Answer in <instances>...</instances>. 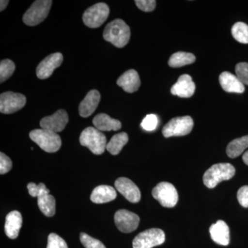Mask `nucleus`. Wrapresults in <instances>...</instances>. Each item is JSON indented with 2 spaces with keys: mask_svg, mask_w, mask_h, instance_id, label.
<instances>
[{
  "mask_svg": "<svg viewBox=\"0 0 248 248\" xmlns=\"http://www.w3.org/2000/svg\"><path fill=\"white\" fill-rule=\"evenodd\" d=\"M158 125L157 116L151 114L146 116L141 124V126L146 131H153L156 128Z\"/></svg>",
  "mask_w": 248,
  "mask_h": 248,
  "instance_id": "2f4dec72",
  "label": "nucleus"
},
{
  "mask_svg": "<svg viewBox=\"0 0 248 248\" xmlns=\"http://www.w3.org/2000/svg\"><path fill=\"white\" fill-rule=\"evenodd\" d=\"M107 138L100 130L93 127L84 129L80 135L81 146L86 147L94 155H102L107 149Z\"/></svg>",
  "mask_w": 248,
  "mask_h": 248,
  "instance_id": "20e7f679",
  "label": "nucleus"
},
{
  "mask_svg": "<svg viewBox=\"0 0 248 248\" xmlns=\"http://www.w3.org/2000/svg\"><path fill=\"white\" fill-rule=\"evenodd\" d=\"M93 123L97 130L102 131H117L122 128V123L120 121L111 118L110 116L105 113L98 114L94 117Z\"/></svg>",
  "mask_w": 248,
  "mask_h": 248,
  "instance_id": "4be33fe9",
  "label": "nucleus"
},
{
  "mask_svg": "<svg viewBox=\"0 0 248 248\" xmlns=\"http://www.w3.org/2000/svg\"><path fill=\"white\" fill-rule=\"evenodd\" d=\"M193 126V120L189 116L175 117L165 125L162 134L166 138L184 136L191 133Z\"/></svg>",
  "mask_w": 248,
  "mask_h": 248,
  "instance_id": "423d86ee",
  "label": "nucleus"
},
{
  "mask_svg": "<svg viewBox=\"0 0 248 248\" xmlns=\"http://www.w3.org/2000/svg\"><path fill=\"white\" fill-rule=\"evenodd\" d=\"M196 58L193 54L186 52H177L173 54L169 61V66L172 68H179L191 64L195 62Z\"/></svg>",
  "mask_w": 248,
  "mask_h": 248,
  "instance_id": "a878e982",
  "label": "nucleus"
},
{
  "mask_svg": "<svg viewBox=\"0 0 248 248\" xmlns=\"http://www.w3.org/2000/svg\"><path fill=\"white\" fill-rule=\"evenodd\" d=\"M31 140L37 143L41 149L46 153H56L62 146V140L58 133L45 130L35 129L29 134Z\"/></svg>",
  "mask_w": 248,
  "mask_h": 248,
  "instance_id": "7ed1b4c3",
  "label": "nucleus"
},
{
  "mask_svg": "<svg viewBox=\"0 0 248 248\" xmlns=\"http://www.w3.org/2000/svg\"><path fill=\"white\" fill-rule=\"evenodd\" d=\"M212 239L217 244L226 246L230 243V229L226 222L218 220L210 228Z\"/></svg>",
  "mask_w": 248,
  "mask_h": 248,
  "instance_id": "aec40b11",
  "label": "nucleus"
},
{
  "mask_svg": "<svg viewBox=\"0 0 248 248\" xmlns=\"http://www.w3.org/2000/svg\"><path fill=\"white\" fill-rule=\"evenodd\" d=\"M9 1L8 0H1L0 1V11H3L6 9V6L9 4Z\"/></svg>",
  "mask_w": 248,
  "mask_h": 248,
  "instance_id": "e433bc0d",
  "label": "nucleus"
},
{
  "mask_svg": "<svg viewBox=\"0 0 248 248\" xmlns=\"http://www.w3.org/2000/svg\"><path fill=\"white\" fill-rule=\"evenodd\" d=\"M63 55L55 53L48 55L39 63L36 69V75L40 79H46L53 75L54 71L61 66L63 62Z\"/></svg>",
  "mask_w": 248,
  "mask_h": 248,
  "instance_id": "ddd939ff",
  "label": "nucleus"
},
{
  "mask_svg": "<svg viewBox=\"0 0 248 248\" xmlns=\"http://www.w3.org/2000/svg\"><path fill=\"white\" fill-rule=\"evenodd\" d=\"M195 89V84L192 81L191 76L184 74L179 77L177 83L173 85L171 93L178 97L189 98L193 95Z\"/></svg>",
  "mask_w": 248,
  "mask_h": 248,
  "instance_id": "2eb2a0df",
  "label": "nucleus"
},
{
  "mask_svg": "<svg viewBox=\"0 0 248 248\" xmlns=\"http://www.w3.org/2000/svg\"><path fill=\"white\" fill-rule=\"evenodd\" d=\"M115 186L117 191L131 203H138L141 200L140 189L128 178H119L116 180Z\"/></svg>",
  "mask_w": 248,
  "mask_h": 248,
  "instance_id": "4468645a",
  "label": "nucleus"
},
{
  "mask_svg": "<svg viewBox=\"0 0 248 248\" xmlns=\"http://www.w3.org/2000/svg\"><path fill=\"white\" fill-rule=\"evenodd\" d=\"M236 76L244 85L248 86V63L241 62L235 68Z\"/></svg>",
  "mask_w": 248,
  "mask_h": 248,
  "instance_id": "7c9ffc66",
  "label": "nucleus"
},
{
  "mask_svg": "<svg viewBox=\"0 0 248 248\" xmlns=\"http://www.w3.org/2000/svg\"><path fill=\"white\" fill-rule=\"evenodd\" d=\"M79 239L81 244L86 248H107L100 241L94 239L86 233L81 232L80 234Z\"/></svg>",
  "mask_w": 248,
  "mask_h": 248,
  "instance_id": "c756f323",
  "label": "nucleus"
},
{
  "mask_svg": "<svg viewBox=\"0 0 248 248\" xmlns=\"http://www.w3.org/2000/svg\"><path fill=\"white\" fill-rule=\"evenodd\" d=\"M27 98L24 94L8 91L0 95V112L3 114H12L24 108Z\"/></svg>",
  "mask_w": 248,
  "mask_h": 248,
  "instance_id": "9d476101",
  "label": "nucleus"
},
{
  "mask_svg": "<svg viewBox=\"0 0 248 248\" xmlns=\"http://www.w3.org/2000/svg\"><path fill=\"white\" fill-rule=\"evenodd\" d=\"M248 148V135L236 139L228 145L226 153L231 158H236L240 156L245 150Z\"/></svg>",
  "mask_w": 248,
  "mask_h": 248,
  "instance_id": "5701e85b",
  "label": "nucleus"
},
{
  "mask_svg": "<svg viewBox=\"0 0 248 248\" xmlns=\"http://www.w3.org/2000/svg\"><path fill=\"white\" fill-rule=\"evenodd\" d=\"M47 248H68L66 241L59 235L51 233L48 237Z\"/></svg>",
  "mask_w": 248,
  "mask_h": 248,
  "instance_id": "473e14b6",
  "label": "nucleus"
},
{
  "mask_svg": "<svg viewBox=\"0 0 248 248\" xmlns=\"http://www.w3.org/2000/svg\"><path fill=\"white\" fill-rule=\"evenodd\" d=\"M37 205L45 216L51 217L55 215L56 202L53 195L48 194L39 197L37 198Z\"/></svg>",
  "mask_w": 248,
  "mask_h": 248,
  "instance_id": "b1692460",
  "label": "nucleus"
},
{
  "mask_svg": "<svg viewBox=\"0 0 248 248\" xmlns=\"http://www.w3.org/2000/svg\"><path fill=\"white\" fill-rule=\"evenodd\" d=\"M13 163L9 156L3 153H0V174H4L12 169Z\"/></svg>",
  "mask_w": 248,
  "mask_h": 248,
  "instance_id": "72a5a7b5",
  "label": "nucleus"
},
{
  "mask_svg": "<svg viewBox=\"0 0 248 248\" xmlns=\"http://www.w3.org/2000/svg\"><path fill=\"white\" fill-rule=\"evenodd\" d=\"M28 190H29V195L32 197H37L38 198L41 196L48 195L50 194V190L47 188L43 183H40L38 185H36L34 183H29L27 186Z\"/></svg>",
  "mask_w": 248,
  "mask_h": 248,
  "instance_id": "c85d7f7f",
  "label": "nucleus"
},
{
  "mask_svg": "<svg viewBox=\"0 0 248 248\" xmlns=\"http://www.w3.org/2000/svg\"><path fill=\"white\" fill-rule=\"evenodd\" d=\"M117 197V192L110 186H97L93 190L91 195V200L93 203L102 204L115 200Z\"/></svg>",
  "mask_w": 248,
  "mask_h": 248,
  "instance_id": "412c9836",
  "label": "nucleus"
},
{
  "mask_svg": "<svg viewBox=\"0 0 248 248\" xmlns=\"http://www.w3.org/2000/svg\"><path fill=\"white\" fill-rule=\"evenodd\" d=\"M156 1L155 0H136L137 6L144 12H152L156 7Z\"/></svg>",
  "mask_w": 248,
  "mask_h": 248,
  "instance_id": "f704fd0d",
  "label": "nucleus"
},
{
  "mask_svg": "<svg viewBox=\"0 0 248 248\" xmlns=\"http://www.w3.org/2000/svg\"><path fill=\"white\" fill-rule=\"evenodd\" d=\"M219 82L222 89L227 93H243L245 91L244 84L236 75L229 72H223L220 75Z\"/></svg>",
  "mask_w": 248,
  "mask_h": 248,
  "instance_id": "6ab92c4d",
  "label": "nucleus"
},
{
  "mask_svg": "<svg viewBox=\"0 0 248 248\" xmlns=\"http://www.w3.org/2000/svg\"><path fill=\"white\" fill-rule=\"evenodd\" d=\"M117 84L128 93L136 92L141 86V80L138 72L130 69L124 73L117 79Z\"/></svg>",
  "mask_w": 248,
  "mask_h": 248,
  "instance_id": "dca6fc26",
  "label": "nucleus"
},
{
  "mask_svg": "<svg viewBox=\"0 0 248 248\" xmlns=\"http://www.w3.org/2000/svg\"><path fill=\"white\" fill-rule=\"evenodd\" d=\"M236 170L228 163L213 165L204 174L203 184L208 188H214L220 182L229 180L234 177Z\"/></svg>",
  "mask_w": 248,
  "mask_h": 248,
  "instance_id": "f03ea898",
  "label": "nucleus"
},
{
  "mask_svg": "<svg viewBox=\"0 0 248 248\" xmlns=\"http://www.w3.org/2000/svg\"><path fill=\"white\" fill-rule=\"evenodd\" d=\"M103 36L104 40L117 48H123L130 40V27L122 19H117L108 24Z\"/></svg>",
  "mask_w": 248,
  "mask_h": 248,
  "instance_id": "f257e3e1",
  "label": "nucleus"
},
{
  "mask_svg": "<svg viewBox=\"0 0 248 248\" xmlns=\"http://www.w3.org/2000/svg\"><path fill=\"white\" fill-rule=\"evenodd\" d=\"M101 94L97 90H92L86 94L84 100L80 103L79 107V115L81 117H89L95 111L100 102Z\"/></svg>",
  "mask_w": 248,
  "mask_h": 248,
  "instance_id": "f3484780",
  "label": "nucleus"
},
{
  "mask_svg": "<svg viewBox=\"0 0 248 248\" xmlns=\"http://www.w3.org/2000/svg\"><path fill=\"white\" fill-rule=\"evenodd\" d=\"M140 217L126 210H120L115 213V223L119 231L124 233L135 231L140 224Z\"/></svg>",
  "mask_w": 248,
  "mask_h": 248,
  "instance_id": "9b49d317",
  "label": "nucleus"
},
{
  "mask_svg": "<svg viewBox=\"0 0 248 248\" xmlns=\"http://www.w3.org/2000/svg\"><path fill=\"white\" fill-rule=\"evenodd\" d=\"M128 141V134L125 133L117 134L114 135L111 138L110 141L108 143L107 150L111 155H118Z\"/></svg>",
  "mask_w": 248,
  "mask_h": 248,
  "instance_id": "393cba45",
  "label": "nucleus"
},
{
  "mask_svg": "<svg viewBox=\"0 0 248 248\" xmlns=\"http://www.w3.org/2000/svg\"><path fill=\"white\" fill-rule=\"evenodd\" d=\"M243 161H244L245 164L248 166V151L243 155Z\"/></svg>",
  "mask_w": 248,
  "mask_h": 248,
  "instance_id": "4c0bfd02",
  "label": "nucleus"
},
{
  "mask_svg": "<svg viewBox=\"0 0 248 248\" xmlns=\"http://www.w3.org/2000/svg\"><path fill=\"white\" fill-rule=\"evenodd\" d=\"M22 226V217L19 212H11L6 217L4 231L6 236L11 239H15L19 235Z\"/></svg>",
  "mask_w": 248,
  "mask_h": 248,
  "instance_id": "a211bd4d",
  "label": "nucleus"
},
{
  "mask_svg": "<svg viewBox=\"0 0 248 248\" xmlns=\"http://www.w3.org/2000/svg\"><path fill=\"white\" fill-rule=\"evenodd\" d=\"M68 122V115L66 111L60 109L53 115L44 117L40 121L41 128L50 130L55 133L63 130Z\"/></svg>",
  "mask_w": 248,
  "mask_h": 248,
  "instance_id": "f8f14e48",
  "label": "nucleus"
},
{
  "mask_svg": "<svg viewBox=\"0 0 248 248\" xmlns=\"http://www.w3.org/2000/svg\"><path fill=\"white\" fill-rule=\"evenodd\" d=\"M233 37L242 44H248V25L244 22H236L232 28Z\"/></svg>",
  "mask_w": 248,
  "mask_h": 248,
  "instance_id": "bb28decb",
  "label": "nucleus"
},
{
  "mask_svg": "<svg viewBox=\"0 0 248 248\" xmlns=\"http://www.w3.org/2000/svg\"><path fill=\"white\" fill-rule=\"evenodd\" d=\"M153 197L165 208H173L177 205L179 195L177 189L169 182H161L152 191Z\"/></svg>",
  "mask_w": 248,
  "mask_h": 248,
  "instance_id": "6e6552de",
  "label": "nucleus"
},
{
  "mask_svg": "<svg viewBox=\"0 0 248 248\" xmlns=\"http://www.w3.org/2000/svg\"><path fill=\"white\" fill-rule=\"evenodd\" d=\"M51 0H37L34 1L23 16V22L29 27H35L47 17L51 8Z\"/></svg>",
  "mask_w": 248,
  "mask_h": 248,
  "instance_id": "39448f33",
  "label": "nucleus"
},
{
  "mask_svg": "<svg viewBox=\"0 0 248 248\" xmlns=\"http://www.w3.org/2000/svg\"><path fill=\"white\" fill-rule=\"evenodd\" d=\"M237 200L244 208H248V186H244L237 192Z\"/></svg>",
  "mask_w": 248,
  "mask_h": 248,
  "instance_id": "c9c22d12",
  "label": "nucleus"
},
{
  "mask_svg": "<svg viewBox=\"0 0 248 248\" xmlns=\"http://www.w3.org/2000/svg\"><path fill=\"white\" fill-rule=\"evenodd\" d=\"M16 65L11 60H3L0 62V82L3 83L14 74Z\"/></svg>",
  "mask_w": 248,
  "mask_h": 248,
  "instance_id": "cd10ccee",
  "label": "nucleus"
},
{
  "mask_svg": "<svg viewBox=\"0 0 248 248\" xmlns=\"http://www.w3.org/2000/svg\"><path fill=\"white\" fill-rule=\"evenodd\" d=\"M166 239L164 232L159 228H151L140 233L134 239L133 248H152L160 246Z\"/></svg>",
  "mask_w": 248,
  "mask_h": 248,
  "instance_id": "1a4fd4ad",
  "label": "nucleus"
},
{
  "mask_svg": "<svg viewBox=\"0 0 248 248\" xmlns=\"http://www.w3.org/2000/svg\"><path fill=\"white\" fill-rule=\"evenodd\" d=\"M110 14L108 6L105 3H97L85 11L83 22L86 27L96 29L107 21Z\"/></svg>",
  "mask_w": 248,
  "mask_h": 248,
  "instance_id": "0eeeda50",
  "label": "nucleus"
}]
</instances>
